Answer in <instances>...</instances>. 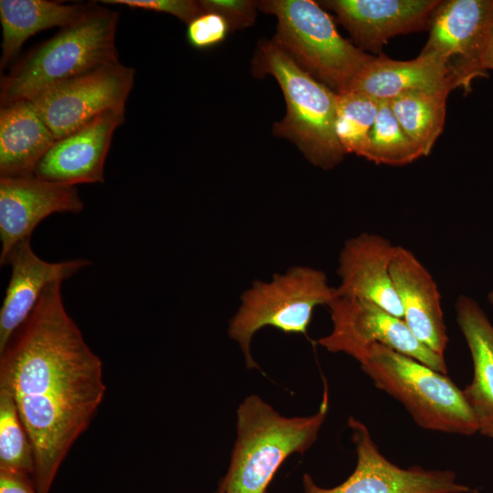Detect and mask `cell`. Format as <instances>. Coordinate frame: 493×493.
<instances>
[{
    "label": "cell",
    "instance_id": "obj_2",
    "mask_svg": "<svg viewBox=\"0 0 493 493\" xmlns=\"http://www.w3.org/2000/svg\"><path fill=\"white\" fill-rule=\"evenodd\" d=\"M117 23L116 12L88 5L78 20L32 48L1 77V106L32 100L53 86L119 60Z\"/></svg>",
    "mask_w": 493,
    "mask_h": 493
},
{
    "label": "cell",
    "instance_id": "obj_17",
    "mask_svg": "<svg viewBox=\"0 0 493 493\" xmlns=\"http://www.w3.org/2000/svg\"><path fill=\"white\" fill-rule=\"evenodd\" d=\"M390 272L405 324L422 343L445 356L448 338L434 278L413 252L401 246H396Z\"/></svg>",
    "mask_w": 493,
    "mask_h": 493
},
{
    "label": "cell",
    "instance_id": "obj_26",
    "mask_svg": "<svg viewBox=\"0 0 493 493\" xmlns=\"http://www.w3.org/2000/svg\"><path fill=\"white\" fill-rule=\"evenodd\" d=\"M188 42L195 48L214 47L231 31L227 20L218 13L205 11L187 24Z\"/></svg>",
    "mask_w": 493,
    "mask_h": 493
},
{
    "label": "cell",
    "instance_id": "obj_32",
    "mask_svg": "<svg viewBox=\"0 0 493 493\" xmlns=\"http://www.w3.org/2000/svg\"><path fill=\"white\" fill-rule=\"evenodd\" d=\"M215 493H222V490L220 489V488H218L217 491Z\"/></svg>",
    "mask_w": 493,
    "mask_h": 493
},
{
    "label": "cell",
    "instance_id": "obj_12",
    "mask_svg": "<svg viewBox=\"0 0 493 493\" xmlns=\"http://www.w3.org/2000/svg\"><path fill=\"white\" fill-rule=\"evenodd\" d=\"M84 204L78 188L35 174L0 177V264L12 248L31 237L37 226L55 213H79Z\"/></svg>",
    "mask_w": 493,
    "mask_h": 493
},
{
    "label": "cell",
    "instance_id": "obj_22",
    "mask_svg": "<svg viewBox=\"0 0 493 493\" xmlns=\"http://www.w3.org/2000/svg\"><path fill=\"white\" fill-rule=\"evenodd\" d=\"M449 93L413 90L389 101L391 110L406 134L430 154L443 131Z\"/></svg>",
    "mask_w": 493,
    "mask_h": 493
},
{
    "label": "cell",
    "instance_id": "obj_30",
    "mask_svg": "<svg viewBox=\"0 0 493 493\" xmlns=\"http://www.w3.org/2000/svg\"><path fill=\"white\" fill-rule=\"evenodd\" d=\"M483 67L486 71L493 70V28L491 30L488 44L485 52Z\"/></svg>",
    "mask_w": 493,
    "mask_h": 493
},
{
    "label": "cell",
    "instance_id": "obj_20",
    "mask_svg": "<svg viewBox=\"0 0 493 493\" xmlns=\"http://www.w3.org/2000/svg\"><path fill=\"white\" fill-rule=\"evenodd\" d=\"M57 139L29 100L0 109V177L32 175Z\"/></svg>",
    "mask_w": 493,
    "mask_h": 493
},
{
    "label": "cell",
    "instance_id": "obj_23",
    "mask_svg": "<svg viewBox=\"0 0 493 493\" xmlns=\"http://www.w3.org/2000/svg\"><path fill=\"white\" fill-rule=\"evenodd\" d=\"M379 101L359 91L337 93L335 131L347 153L366 159Z\"/></svg>",
    "mask_w": 493,
    "mask_h": 493
},
{
    "label": "cell",
    "instance_id": "obj_9",
    "mask_svg": "<svg viewBox=\"0 0 493 493\" xmlns=\"http://www.w3.org/2000/svg\"><path fill=\"white\" fill-rule=\"evenodd\" d=\"M135 70L119 60L61 82L31 100L57 140L109 110H124Z\"/></svg>",
    "mask_w": 493,
    "mask_h": 493
},
{
    "label": "cell",
    "instance_id": "obj_29",
    "mask_svg": "<svg viewBox=\"0 0 493 493\" xmlns=\"http://www.w3.org/2000/svg\"><path fill=\"white\" fill-rule=\"evenodd\" d=\"M0 493H37L30 474L0 469Z\"/></svg>",
    "mask_w": 493,
    "mask_h": 493
},
{
    "label": "cell",
    "instance_id": "obj_7",
    "mask_svg": "<svg viewBox=\"0 0 493 493\" xmlns=\"http://www.w3.org/2000/svg\"><path fill=\"white\" fill-rule=\"evenodd\" d=\"M338 297L321 270L293 267L275 274L268 282L255 281L241 297L231 319L228 334L244 354L247 368H257L250 342L260 329L270 326L285 333L307 334L317 306L329 305Z\"/></svg>",
    "mask_w": 493,
    "mask_h": 493
},
{
    "label": "cell",
    "instance_id": "obj_25",
    "mask_svg": "<svg viewBox=\"0 0 493 493\" xmlns=\"http://www.w3.org/2000/svg\"><path fill=\"white\" fill-rule=\"evenodd\" d=\"M33 450L11 394L0 388V469L26 472L32 477Z\"/></svg>",
    "mask_w": 493,
    "mask_h": 493
},
{
    "label": "cell",
    "instance_id": "obj_21",
    "mask_svg": "<svg viewBox=\"0 0 493 493\" xmlns=\"http://www.w3.org/2000/svg\"><path fill=\"white\" fill-rule=\"evenodd\" d=\"M88 5H68L47 0H0L3 70L18 54L22 46L37 33L74 23Z\"/></svg>",
    "mask_w": 493,
    "mask_h": 493
},
{
    "label": "cell",
    "instance_id": "obj_6",
    "mask_svg": "<svg viewBox=\"0 0 493 493\" xmlns=\"http://www.w3.org/2000/svg\"><path fill=\"white\" fill-rule=\"evenodd\" d=\"M257 7L278 19L275 44L335 93L347 91L374 58L343 38L332 17L315 1L264 0Z\"/></svg>",
    "mask_w": 493,
    "mask_h": 493
},
{
    "label": "cell",
    "instance_id": "obj_18",
    "mask_svg": "<svg viewBox=\"0 0 493 493\" xmlns=\"http://www.w3.org/2000/svg\"><path fill=\"white\" fill-rule=\"evenodd\" d=\"M456 323L469 349L473 378L462 389L478 432L493 438V324L471 297L460 295L455 304Z\"/></svg>",
    "mask_w": 493,
    "mask_h": 493
},
{
    "label": "cell",
    "instance_id": "obj_1",
    "mask_svg": "<svg viewBox=\"0 0 493 493\" xmlns=\"http://www.w3.org/2000/svg\"><path fill=\"white\" fill-rule=\"evenodd\" d=\"M62 282L48 285L0 352V388L28 435L37 493H49L60 465L100 405L102 362L68 313Z\"/></svg>",
    "mask_w": 493,
    "mask_h": 493
},
{
    "label": "cell",
    "instance_id": "obj_10",
    "mask_svg": "<svg viewBox=\"0 0 493 493\" xmlns=\"http://www.w3.org/2000/svg\"><path fill=\"white\" fill-rule=\"evenodd\" d=\"M328 307L332 330L317 341L327 351L343 352L355 359L365 347L380 343L446 374L445 356L422 343L402 318L359 299L337 297Z\"/></svg>",
    "mask_w": 493,
    "mask_h": 493
},
{
    "label": "cell",
    "instance_id": "obj_13",
    "mask_svg": "<svg viewBox=\"0 0 493 493\" xmlns=\"http://www.w3.org/2000/svg\"><path fill=\"white\" fill-rule=\"evenodd\" d=\"M361 50L378 56L397 35L429 29L439 0H326Z\"/></svg>",
    "mask_w": 493,
    "mask_h": 493
},
{
    "label": "cell",
    "instance_id": "obj_28",
    "mask_svg": "<svg viewBox=\"0 0 493 493\" xmlns=\"http://www.w3.org/2000/svg\"><path fill=\"white\" fill-rule=\"evenodd\" d=\"M204 12H215L228 22L231 31L251 26L256 17L258 2L249 0H203Z\"/></svg>",
    "mask_w": 493,
    "mask_h": 493
},
{
    "label": "cell",
    "instance_id": "obj_19",
    "mask_svg": "<svg viewBox=\"0 0 493 493\" xmlns=\"http://www.w3.org/2000/svg\"><path fill=\"white\" fill-rule=\"evenodd\" d=\"M453 89L455 86L445 65L431 55L420 53L411 60L391 59L383 54L374 56L347 91H359L382 101L413 90L450 93Z\"/></svg>",
    "mask_w": 493,
    "mask_h": 493
},
{
    "label": "cell",
    "instance_id": "obj_11",
    "mask_svg": "<svg viewBox=\"0 0 493 493\" xmlns=\"http://www.w3.org/2000/svg\"><path fill=\"white\" fill-rule=\"evenodd\" d=\"M357 463L351 475L341 485L324 488L303 475L304 493H474L475 489L456 481L450 470L425 469L419 466L403 468L380 452L367 426L350 416Z\"/></svg>",
    "mask_w": 493,
    "mask_h": 493
},
{
    "label": "cell",
    "instance_id": "obj_4",
    "mask_svg": "<svg viewBox=\"0 0 493 493\" xmlns=\"http://www.w3.org/2000/svg\"><path fill=\"white\" fill-rule=\"evenodd\" d=\"M257 77L272 75L284 94L287 113L274 134L294 142L312 164L328 170L346 152L335 131L337 93L302 69L273 40H261L252 62Z\"/></svg>",
    "mask_w": 493,
    "mask_h": 493
},
{
    "label": "cell",
    "instance_id": "obj_3",
    "mask_svg": "<svg viewBox=\"0 0 493 493\" xmlns=\"http://www.w3.org/2000/svg\"><path fill=\"white\" fill-rule=\"evenodd\" d=\"M328 410L326 385L319 410L309 416L287 417L257 395L246 397L237 409L236 439L222 493H266L282 463L316 441Z\"/></svg>",
    "mask_w": 493,
    "mask_h": 493
},
{
    "label": "cell",
    "instance_id": "obj_31",
    "mask_svg": "<svg viewBox=\"0 0 493 493\" xmlns=\"http://www.w3.org/2000/svg\"><path fill=\"white\" fill-rule=\"evenodd\" d=\"M488 300L490 305L493 307V289L488 295Z\"/></svg>",
    "mask_w": 493,
    "mask_h": 493
},
{
    "label": "cell",
    "instance_id": "obj_14",
    "mask_svg": "<svg viewBox=\"0 0 493 493\" xmlns=\"http://www.w3.org/2000/svg\"><path fill=\"white\" fill-rule=\"evenodd\" d=\"M124 121V110H109L55 142L34 174L77 186L104 182V165L113 133Z\"/></svg>",
    "mask_w": 493,
    "mask_h": 493
},
{
    "label": "cell",
    "instance_id": "obj_24",
    "mask_svg": "<svg viewBox=\"0 0 493 493\" xmlns=\"http://www.w3.org/2000/svg\"><path fill=\"white\" fill-rule=\"evenodd\" d=\"M423 156H425L423 149L403 130L389 101H379L366 160L376 164L402 166Z\"/></svg>",
    "mask_w": 493,
    "mask_h": 493
},
{
    "label": "cell",
    "instance_id": "obj_8",
    "mask_svg": "<svg viewBox=\"0 0 493 493\" xmlns=\"http://www.w3.org/2000/svg\"><path fill=\"white\" fill-rule=\"evenodd\" d=\"M492 28L493 0L440 1L420 53L439 59L467 94L474 79L488 76L483 60Z\"/></svg>",
    "mask_w": 493,
    "mask_h": 493
},
{
    "label": "cell",
    "instance_id": "obj_27",
    "mask_svg": "<svg viewBox=\"0 0 493 493\" xmlns=\"http://www.w3.org/2000/svg\"><path fill=\"white\" fill-rule=\"evenodd\" d=\"M101 3L166 13L187 24L204 12L200 1L193 0H104Z\"/></svg>",
    "mask_w": 493,
    "mask_h": 493
},
{
    "label": "cell",
    "instance_id": "obj_5",
    "mask_svg": "<svg viewBox=\"0 0 493 493\" xmlns=\"http://www.w3.org/2000/svg\"><path fill=\"white\" fill-rule=\"evenodd\" d=\"M355 360L375 386L400 402L422 428L470 435L478 432L462 392L445 373L380 343Z\"/></svg>",
    "mask_w": 493,
    "mask_h": 493
},
{
    "label": "cell",
    "instance_id": "obj_15",
    "mask_svg": "<svg viewBox=\"0 0 493 493\" xmlns=\"http://www.w3.org/2000/svg\"><path fill=\"white\" fill-rule=\"evenodd\" d=\"M4 265L11 267V276L0 309V352L27 320L48 285L63 282L91 262L86 258L46 261L34 252L31 237H26L12 248Z\"/></svg>",
    "mask_w": 493,
    "mask_h": 493
},
{
    "label": "cell",
    "instance_id": "obj_16",
    "mask_svg": "<svg viewBox=\"0 0 493 493\" xmlns=\"http://www.w3.org/2000/svg\"><path fill=\"white\" fill-rule=\"evenodd\" d=\"M395 248L390 240L375 234L362 233L347 240L339 257L338 297L372 302L403 319L390 272Z\"/></svg>",
    "mask_w": 493,
    "mask_h": 493
}]
</instances>
